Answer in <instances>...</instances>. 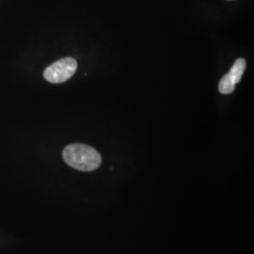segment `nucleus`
I'll use <instances>...</instances> for the list:
<instances>
[{
    "instance_id": "obj_1",
    "label": "nucleus",
    "mask_w": 254,
    "mask_h": 254,
    "mask_svg": "<svg viewBox=\"0 0 254 254\" xmlns=\"http://www.w3.org/2000/svg\"><path fill=\"white\" fill-rule=\"evenodd\" d=\"M63 156L66 164L81 172L95 171L102 163L101 154L94 148L81 143L66 146Z\"/></svg>"
},
{
    "instance_id": "obj_2",
    "label": "nucleus",
    "mask_w": 254,
    "mask_h": 254,
    "mask_svg": "<svg viewBox=\"0 0 254 254\" xmlns=\"http://www.w3.org/2000/svg\"><path fill=\"white\" fill-rule=\"evenodd\" d=\"M77 69V63L73 58H64L47 67L44 72L46 80L53 84L67 81Z\"/></svg>"
},
{
    "instance_id": "obj_3",
    "label": "nucleus",
    "mask_w": 254,
    "mask_h": 254,
    "mask_svg": "<svg viewBox=\"0 0 254 254\" xmlns=\"http://www.w3.org/2000/svg\"><path fill=\"white\" fill-rule=\"evenodd\" d=\"M245 69V60L242 58L236 60L230 72L220 79L218 84L219 92L222 94H230L235 91L236 85L241 80Z\"/></svg>"
}]
</instances>
